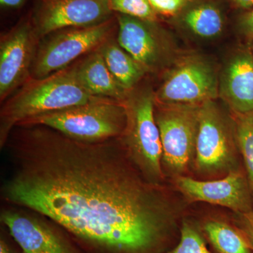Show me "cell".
Here are the masks:
<instances>
[{
  "instance_id": "1",
  "label": "cell",
  "mask_w": 253,
  "mask_h": 253,
  "mask_svg": "<svg viewBox=\"0 0 253 253\" xmlns=\"http://www.w3.org/2000/svg\"><path fill=\"white\" fill-rule=\"evenodd\" d=\"M21 149L34 156L5 187L14 204L116 253H147L168 212L150 190L111 160V141L82 142L44 126H23Z\"/></svg>"
},
{
  "instance_id": "2",
  "label": "cell",
  "mask_w": 253,
  "mask_h": 253,
  "mask_svg": "<svg viewBox=\"0 0 253 253\" xmlns=\"http://www.w3.org/2000/svg\"><path fill=\"white\" fill-rule=\"evenodd\" d=\"M94 97L78 83L73 64L44 78H30L1 105V146L15 126L42 115L85 104Z\"/></svg>"
},
{
  "instance_id": "3",
  "label": "cell",
  "mask_w": 253,
  "mask_h": 253,
  "mask_svg": "<svg viewBox=\"0 0 253 253\" xmlns=\"http://www.w3.org/2000/svg\"><path fill=\"white\" fill-rule=\"evenodd\" d=\"M36 125L82 142H103L123 136L126 125V106L124 101L95 96L85 104L42 115L20 126Z\"/></svg>"
},
{
  "instance_id": "4",
  "label": "cell",
  "mask_w": 253,
  "mask_h": 253,
  "mask_svg": "<svg viewBox=\"0 0 253 253\" xmlns=\"http://www.w3.org/2000/svg\"><path fill=\"white\" fill-rule=\"evenodd\" d=\"M116 15L94 26L59 30L42 38L31 68V78H42L61 71L116 36Z\"/></svg>"
},
{
  "instance_id": "5",
  "label": "cell",
  "mask_w": 253,
  "mask_h": 253,
  "mask_svg": "<svg viewBox=\"0 0 253 253\" xmlns=\"http://www.w3.org/2000/svg\"><path fill=\"white\" fill-rule=\"evenodd\" d=\"M126 129L121 139L145 173L162 177L163 149L155 118L154 91L149 85L136 86L124 100Z\"/></svg>"
},
{
  "instance_id": "6",
  "label": "cell",
  "mask_w": 253,
  "mask_h": 253,
  "mask_svg": "<svg viewBox=\"0 0 253 253\" xmlns=\"http://www.w3.org/2000/svg\"><path fill=\"white\" fill-rule=\"evenodd\" d=\"M154 96L156 104L201 106L219 96V76L209 60L189 55L168 71Z\"/></svg>"
},
{
  "instance_id": "7",
  "label": "cell",
  "mask_w": 253,
  "mask_h": 253,
  "mask_svg": "<svg viewBox=\"0 0 253 253\" xmlns=\"http://www.w3.org/2000/svg\"><path fill=\"white\" fill-rule=\"evenodd\" d=\"M237 144L231 116L214 101L201 105L194 163L203 174L229 172L236 169Z\"/></svg>"
},
{
  "instance_id": "8",
  "label": "cell",
  "mask_w": 253,
  "mask_h": 253,
  "mask_svg": "<svg viewBox=\"0 0 253 253\" xmlns=\"http://www.w3.org/2000/svg\"><path fill=\"white\" fill-rule=\"evenodd\" d=\"M200 107L155 103V118L162 144V163L176 176L186 172L194 161Z\"/></svg>"
},
{
  "instance_id": "9",
  "label": "cell",
  "mask_w": 253,
  "mask_h": 253,
  "mask_svg": "<svg viewBox=\"0 0 253 253\" xmlns=\"http://www.w3.org/2000/svg\"><path fill=\"white\" fill-rule=\"evenodd\" d=\"M115 15L118 21V42L149 74L159 72L172 64L174 46L168 32L158 21Z\"/></svg>"
},
{
  "instance_id": "10",
  "label": "cell",
  "mask_w": 253,
  "mask_h": 253,
  "mask_svg": "<svg viewBox=\"0 0 253 253\" xmlns=\"http://www.w3.org/2000/svg\"><path fill=\"white\" fill-rule=\"evenodd\" d=\"M40 39L28 13L0 40V101L4 102L31 78Z\"/></svg>"
},
{
  "instance_id": "11",
  "label": "cell",
  "mask_w": 253,
  "mask_h": 253,
  "mask_svg": "<svg viewBox=\"0 0 253 253\" xmlns=\"http://www.w3.org/2000/svg\"><path fill=\"white\" fill-rule=\"evenodd\" d=\"M29 13L41 40L59 30L99 24L115 15L108 0H34Z\"/></svg>"
},
{
  "instance_id": "12",
  "label": "cell",
  "mask_w": 253,
  "mask_h": 253,
  "mask_svg": "<svg viewBox=\"0 0 253 253\" xmlns=\"http://www.w3.org/2000/svg\"><path fill=\"white\" fill-rule=\"evenodd\" d=\"M176 186L191 201H201L229 208L236 214L253 212V197L246 174L234 169L220 179L199 181L178 176Z\"/></svg>"
},
{
  "instance_id": "13",
  "label": "cell",
  "mask_w": 253,
  "mask_h": 253,
  "mask_svg": "<svg viewBox=\"0 0 253 253\" xmlns=\"http://www.w3.org/2000/svg\"><path fill=\"white\" fill-rule=\"evenodd\" d=\"M219 96L231 112L253 111V54L240 50L224 65L219 76Z\"/></svg>"
},
{
  "instance_id": "14",
  "label": "cell",
  "mask_w": 253,
  "mask_h": 253,
  "mask_svg": "<svg viewBox=\"0 0 253 253\" xmlns=\"http://www.w3.org/2000/svg\"><path fill=\"white\" fill-rule=\"evenodd\" d=\"M1 221L24 253H71L57 236L36 219L6 212Z\"/></svg>"
},
{
  "instance_id": "15",
  "label": "cell",
  "mask_w": 253,
  "mask_h": 253,
  "mask_svg": "<svg viewBox=\"0 0 253 253\" xmlns=\"http://www.w3.org/2000/svg\"><path fill=\"white\" fill-rule=\"evenodd\" d=\"M174 20L196 38L212 40L221 36L225 28V10L219 0H190Z\"/></svg>"
},
{
  "instance_id": "16",
  "label": "cell",
  "mask_w": 253,
  "mask_h": 253,
  "mask_svg": "<svg viewBox=\"0 0 253 253\" xmlns=\"http://www.w3.org/2000/svg\"><path fill=\"white\" fill-rule=\"evenodd\" d=\"M73 65L78 83L91 96L124 101L129 94L110 72L99 49Z\"/></svg>"
},
{
  "instance_id": "17",
  "label": "cell",
  "mask_w": 253,
  "mask_h": 253,
  "mask_svg": "<svg viewBox=\"0 0 253 253\" xmlns=\"http://www.w3.org/2000/svg\"><path fill=\"white\" fill-rule=\"evenodd\" d=\"M117 36V35H116ZM111 37L99 48L110 72L127 92L139 86L147 71Z\"/></svg>"
},
{
  "instance_id": "18",
  "label": "cell",
  "mask_w": 253,
  "mask_h": 253,
  "mask_svg": "<svg viewBox=\"0 0 253 253\" xmlns=\"http://www.w3.org/2000/svg\"><path fill=\"white\" fill-rule=\"evenodd\" d=\"M204 229L219 253H253L249 241L239 229L218 220L207 221Z\"/></svg>"
},
{
  "instance_id": "19",
  "label": "cell",
  "mask_w": 253,
  "mask_h": 253,
  "mask_svg": "<svg viewBox=\"0 0 253 253\" xmlns=\"http://www.w3.org/2000/svg\"><path fill=\"white\" fill-rule=\"evenodd\" d=\"M238 149L244 161L246 174L253 197V111L231 112Z\"/></svg>"
},
{
  "instance_id": "20",
  "label": "cell",
  "mask_w": 253,
  "mask_h": 253,
  "mask_svg": "<svg viewBox=\"0 0 253 253\" xmlns=\"http://www.w3.org/2000/svg\"><path fill=\"white\" fill-rule=\"evenodd\" d=\"M110 9L114 14L126 15L146 20L157 21L158 16L150 4L149 0H108Z\"/></svg>"
},
{
  "instance_id": "21",
  "label": "cell",
  "mask_w": 253,
  "mask_h": 253,
  "mask_svg": "<svg viewBox=\"0 0 253 253\" xmlns=\"http://www.w3.org/2000/svg\"><path fill=\"white\" fill-rule=\"evenodd\" d=\"M169 253H211L198 231L188 223H183L179 244Z\"/></svg>"
},
{
  "instance_id": "22",
  "label": "cell",
  "mask_w": 253,
  "mask_h": 253,
  "mask_svg": "<svg viewBox=\"0 0 253 253\" xmlns=\"http://www.w3.org/2000/svg\"><path fill=\"white\" fill-rule=\"evenodd\" d=\"M149 1L158 16L174 18L186 7L190 0H149Z\"/></svg>"
},
{
  "instance_id": "23",
  "label": "cell",
  "mask_w": 253,
  "mask_h": 253,
  "mask_svg": "<svg viewBox=\"0 0 253 253\" xmlns=\"http://www.w3.org/2000/svg\"><path fill=\"white\" fill-rule=\"evenodd\" d=\"M237 28L246 38L253 40V8L245 10L237 19Z\"/></svg>"
},
{
  "instance_id": "24",
  "label": "cell",
  "mask_w": 253,
  "mask_h": 253,
  "mask_svg": "<svg viewBox=\"0 0 253 253\" xmlns=\"http://www.w3.org/2000/svg\"><path fill=\"white\" fill-rule=\"evenodd\" d=\"M238 224L239 229L249 241L253 253V211L246 214H239Z\"/></svg>"
},
{
  "instance_id": "25",
  "label": "cell",
  "mask_w": 253,
  "mask_h": 253,
  "mask_svg": "<svg viewBox=\"0 0 253 253\" xmlns=\"http://www.w3.org/2000/svg\"><path fill=\"white\" fill-rule=\"evenodd\" d=\"M27 0H0V6L5 10L21 9L26 4Z\"/></svg>"
},
{
  "instance_id": "26",
  "label": "cell",
  "mask_w": 253,
  "mask_h": 253,
  "mask_svg": "<svg viewBox=\"0 0 253 253\" xmlns=\"http://www.w3.org/2000/svg\"><path fill=\"white\" fill-rule=\"evenodd\" d=\"M233 6L237 9H249L253 8V0H229Z\"/></svg>"
},
{
  "instance_id": "27",
  "label": "cell",
  "mask_w": 253,
  "mask_h": 253,
  "mask_svg": "<svg viewBox=\"0 0 253 253\" xmlns=\"http://www.w3.org/2000/svg\"><path fill=\"white\" fill-rule=\"evenodd\" d=\"M0 253H10L9 248L3 241H1L0 244Z\"/></svg>"
},
{
  "instance_id": "28",
  "label": "cell",
  "mask_w": 253,
  "mask_h": 253,
  "mask_svg": "<svg viewBox=\"0 0 253 253\" xmlns=\"http://www.w3.org/2000/svg\"><path fill=\"white\" fill-rule=\"evenodd\" d=\"M252 53H253V46H252Z\"/></svg>"
}]
</instances>
